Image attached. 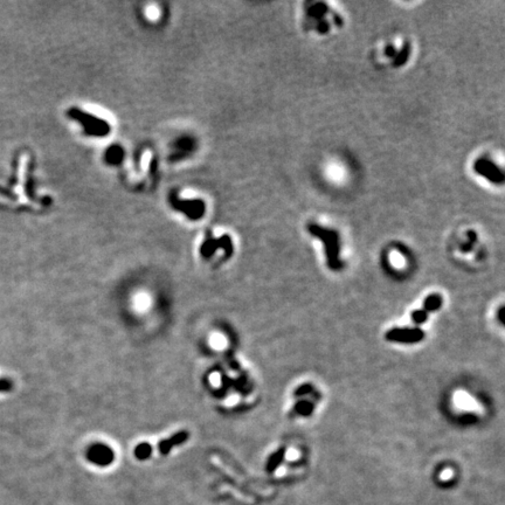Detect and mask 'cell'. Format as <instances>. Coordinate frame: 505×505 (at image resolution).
<instances>
[{"instance_id": "obj_1", "label": "cell", "mask_w": 505, "mask_h": 505, "mask_svg": "<svg viewBox=\"0 0 505 505\" xmlns=\"http://www.w3.org/2000/svg\"><path fill=\"white\" fill-rule=\"evenodd\" d=\"M310 233L316 238H319L324 242L326 257H328L329 267L331 269H340L341 262L339 260V245H338V234L332 230L322 228L317 224H311L308 227Z\"/></svg>"}, {"instance_id": "obj_2", "label": "cell", "mask_w": 505, "mask_h": 505, "mask_svg": "<svg viewBox=\"0 0 505 505\" xmlns=\"http://www.w3.org/2000/svg\"><path fill=\"white\" fill-rule=\"evenodd\" d=\"M69 115L74 119L79 121L80 124L84 129V131L88 135H91V136H106L110 130V126L106 121L97 118L94 115H89V113L80 112L78 109L70 110Z\"/></svg>"}, {"instance_id": "obj_3", "label": "cell", "mask_w": 505, "mask_h": 505, "mask_svg": "<svg viewBox=\"0 0 505 505\" xmlns=\"http://www.w3.org/2000/svg\"><path fill=\"white\" fill-rule=\"evenodd\" d=\"M87 457L91 463L100 467H107L115 460V452L109 446L103 443L92 445L87 451Z\"/></svg>"}, {"instance_id": "obj_4", "label": "cell", "mask_w": 505, "mask_h": 505, "mask_svg": "<svg viewBox=\"0 0 505 505\" xmlns=\"http://www.w3.org/2000/svg\"><path fill=\"white\" fill-rule=\"evenodd\" d=\"M424 332L421 329H392L386 334V338L391 341L405 344L419 343L423 339Z\"/></svg>"}, {"instance_id": "obj_5", "label": "cell", "mask_w": 505, "mask_h": 505, "mask_svg": "<svg viewBox=\"0 0 505 505\" xmlns=\"http://www.w3.org/2000/svg\"><path fill=\"white\" fill-rule=\"evenodd\" d=\"M219 248L224 249V252L227 254V256H229V255L232 254L233 246H232V241H230V239L228 238V236L224 235L220 239L206 240V241L204 242V245L201 246V249H200V251H201L202 256L208 258V257H211Z\"/></svg>"}, {"instance_id": "obj_6", "label": "cell", "mask_w": 505, "mask_h": 505, "mask_svg": "<svg viewBox=\"0 0 505 505\" xmlns=\"http://www.w3.org/2000/svg\"><path fill=\"white\" fill-rule=\"evenodd\" d=\"M175 207L186 213L191 219H199L205 212V206L199 200H177Z\"/></svg>"}, {"instance_id": "obj_7", "label": "cell", "mask_w": 505, "mask_h": 505, "mask_svg": "<svg viewBox=\"0 0 505 505\" xmlns=\"http://www.w3.org/2000/svg\"><path fill=\"white\" fill-rule=\"evenodd\" d=\"M189 436H190L189 432H185V430H181V432L175 433L171 437L163 440V441L158 443V450L161 451L163 455L168 454L174 446H180V445H183V443L186 442L187 439H189Z\"/></svg>"}, {"instance_id": "obj_8", "label": "cell", "mask_w": 505, "mask_h": 505, "mask_svg": "<svg viewBox=\"0 0 505 505\" xmlns=\"http://www.w3.org/2000/svg\"><path fill=\"white\" fill-rule=\"evenodd\" d=\"M285 455V448H280L276 452H274L272 456L269 457V460L267 462V471L268 473H273L277 469V467L282 463L283 458H284Z\"/></svg>"}, {"instance_id": "obj_9", "label": "cell", "mask_w": 505, "mask_h": 505, "mask_svg": "<svg viewBox=\"0 0 505 505\" xmlns=\"http://www.w3.org/2000/svg\"><path fill=\"white\" fill-rule=\"evenodd\" d=\"M152 454V447L147 442L140 443L136 448H135V456H136L138 460L144 461L147 460Z\"/></svg>"}, {"instance_id": "obj_10", "label": "cell", "mask_w": 505, "mask_h": 505, "mask_svg": "<svg viewBox=\"0 0 505 505\" xmlns=\"http://www.w3.org/2000/svg\"><path fill=\"white\" fill-rule=\"evenodd\" d=\"M442 306V297L437 294L429 295L423 302V308L427 311H435Z\"/></svg>"}, {"instance_id": "obj_11", "label": "cell", "mask_w": 505, "mask_h": 505, "mask_svg": "<svg viewBox=\"0 0 505 505\" xmlns=\"http://www.w3.org/2000/svg\"><path fill=\"white\" fill-rule=\"evenodd\" d=\"M313 408H315L313 403L308 401V400H302V401H298L295 405V412L302 415V417H309V415L312 414Z\"/></svg>"}, {"instance_id": "obj_12", "label": "cell", "mask_w": 505, "mask_h": 505, "mask_svg": "<svg viewBox=\"0 0 505 505\" xmlns=\"http://www.w3.org/2000/svg\"><path fill=\"white\" fill-rule=\"evenodd\" d=\"M455 400H456V403L462 408H474L475 407V402L471 400V398L466 393H457L455 395Z\"/></svg>"}, {"instance_id": "obj_13", "label": "cell", "mask_w": 505, "mask_h": 505, "mask_svg": "<svg viewBox=\"0 0 505 505\" xmlns=\"http://www.w3.org/2000/svg\"><path fill=\"white\" fill-rule=\"evenodd\" d=\"M122 156H123V152L121 149H118V147H112V149H110L109 151H108L107 159L110 163H118L122 159Z\"/></svg>"}, {"instance_id": "obj_14", "label": "cell", "mask_w": 505, "mask_h": 505, "mask_svg": "<svg viewBox=\"0 0 505 505\" xmlns=\"http://www.w3.org/2000/svg\"><path fill=\"white\" fill-rule=\"evenodd\" d=\"M428 315L424 310H415L412 312V321H413L415 324H423L424 322L427 321Z\"/></svg>"}, {"instance_id": "obj_15", "label": "cell", "mask_w": 505, "mask_h": 505, "mask_svg": "<svg viewBox=\"0 0 505 505\" xmlns=\"http://www.w3.org/2000/svg\"><path fill=\"white\" fill-rule=\"evenodd\" d=\"M13 389V381L11 379L1 378L0 379V393L10 392Z\"/></svg>"}, {"instance_id": "obj_16", "label": "cell", "mask_w": 505, "mask_h": 505, "mask_svg": "<svg viewBox=\"0 0 505 505\" xmlns=\"http://www.w3.org/2000/svg\"><path fill=\"white\" fill-rule=\"evenodd\" d=\"M313 391V387L311 386L310 384H306V385H302V386L298 387V389L295 391V396H303L306 395V394H309V393H312Z\"/></svg>"}]
</instances>
